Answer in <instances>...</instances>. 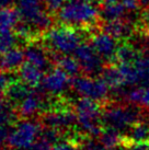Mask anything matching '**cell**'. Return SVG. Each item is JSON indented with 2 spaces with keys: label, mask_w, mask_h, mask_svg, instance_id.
Returning a JSON list of instances; mask_svg holds the SVG:
<instances>
[{
  "label": "cell",
  "mask_w": 149,
  "mask_h": 150,
  "mask_svg": "<svg viewBox=\"0 0 149 150\" xmlns=\"http://www.w3.org/2000/svg\"><path fill=\"white\" fill-rule=\"evenodd\" d=\"M58 20L72 28H92L99 21L100 11L92 2L68 0L58 10Z\"/></svg>",
  "instance_id": "obj_1"
},
{
  "label": "cell",
  "mask_w": 149,
  "mask_h": 150,
  "mask_svg": "<svg viewBox=\"0 0 149 150\" xmlns=\"http://www.w3.org/2000/svg\"><path fill=\"white\" fill-rule=\"evenodd\" d=\"M74 111L77 114V124L81 132L92 137H99L102 132V110L99 102L81 98L76 102Z\"/></svg>",
  "instance_id": "obj_2"
},
{
  "label": "cell",
  "mask_w": 149,
  "mask_h": 150,
  "mask_svg": "<svg viewBox=\"0 0 149 150\" xmlns=\"http://www.w3.org/2000/svg\"><path fill=\"white\" fill-rule=\"evenodd\" d=\"M81 34L76 28L69 25H62L50 28L45 33V43L56 54L69 55L81 44Z\"/></svg>",
  "instance_id": "obj_3"
},
{
  "label": "cell",
  "mask_w": 149,
  "mask_h": 150,
  "mask_svg": "<svg viewBox=\"0 0 149 150\" xmlns=\"http://www.w3.org/2000/svg\"><path fill=\"white\" fill-rule=\"evenodd\" d=\"M139 108L122 103H111L105 105L102 111V122L106 126L118 129L120 132L129 129L135 123L141 120Z\"/></svg>",
  "instance_id": "obj_4"
},
{
  "label": "cell",
  "mask_w": 149,
  "mask_h": 150,
  "mask_svg": "<svg viewBox=\"0 0 149 150\" xmlns=\"http://www.w3.org/2000/svg\"><path fill=\"white\" fill-rule=\"evenodd\" d=\"M43 0H17V10L20 20L33 30L48 31L52 28L53 19L43 7Z\"/></svg>",
  "instance_id": "obj_5"
},
{
  "label": "cell",
  "mask_w": 149,
  "mask_h": 150,
  "mask_svg": "<svg viewBox=\"0 0 149 150\" xmlns=\"http://www.w3.org/2000/svg\"><path fill=\"white\" fill-rule=\"evenodd\" d=\"M41 126L36 122L25 118L24 121L19 122L9 134L8 145L10 148L16 150H25L32 146L40 138Z\"/></svg>",
  "instance_id": "obj_6"
},
{
  "label": "cell",
  "mask_w": 149,
  "mask_h": 150,
  "mask_svg": "<svg viewBox=\"0 0 149 150\" xmlns=\"http://www.w3.org/2000/svg\"><path fill=\"white\" fill-rule=\"evenodd\" d=\"M71 86L81 98H88L96 102H104L108 99L110 87L102 78H92L90 76L74 77Z\"/></svg>",
  "instance_id": "obj_7"
},
{
  "label": "cell",
  "mask_w": 149,
  "mask_h": 150,
  "mask_svg": "<svg viewBox=\"0 0 149 150\" xmlns=\"http://www.w3.org/2000/svg\"><path fill=\"white\" fill-rule=\"evenodd\" d=\"M74 57L78 59L81 70L86 75L93 77L102 72L104 68L103 59L90 43H81L74 52Z\"/></svg>",
  "instance_id": "obj_8"
},
{
  "label": "cell",
  "mask_w": 149,
  "mask_h": 150,
  "mask_svg": "<svg viewBox=\"0 0 149 150\" xmlns=\"http://www.w3.org/2000/svg\"><path fill=\"white\" fill-rule=\"evenodd\" d=\"M42 122L45 127L58 129L62 132L68 129L77 123V114L74 110L69 108L50 110L43 115Z\"/></svg>",
  "instance_id": "obj_9"
},
{
  "label": "cell",
  "mask_w": 149,
  "mask_h": 150,
  "mask_svg": "<svg viewBox=\"0 0 149 150\" xmlns=\"http://www.w3.org/2000/svg\"><path fill=\"white\" fill-rule=\"evenodd\" d=\"M117 43L120 42L104 31L92 34L90 38V44L93 46L95 52L103 60L108 62V64L116 62V50L118 47Z\"/></svg>",
  "instance_id": "obj_10"
},
{
  "label": "cell",
  "mask_w": 149,
  "mask_h": 150,
  "mask_svg": "<svg viewBox=\"0 0 149 150\" xmlns=\"http://www.w3.org/2000/svg\"><path fill=\"white\" fill-rule=\"evenodd\" d=\"M70 83V77L58 67L50 70L43 77L41 87L46 93L58 96L65 93Z\"/></svg>",
  "instance_id": "obj_11"
},
{
  "label": "cell",
  "mask_w": 149,
  "mask_h": 150,
  "mask_svg": "<svg viewBox=\"0 0 149 150\" xmlns=\"http://www.w3.org/2000/svg\"><path fill=\"white\" fill-rule=\"evenodd\" d=\"M104 32L109 33L120 43L128 42L137 31V25H134L129 19H118L113 21H105L102 26Z\"/></svg>",
  "instance_id": "obj_12"
},
{
  "label": "cell",
  "mask_w": 149,
  "mask_h": 150,
  "mask_svg": "<svg viewBox=\"0 0 149 150\" xmlns=\"http://www.w3.org/2000/svg\"><path fill=\"white\" fill-rule=\"evenodd\" d=\"M43 108V98L36 91H31L18 104V113L23 118H31Z\"/></svg>",
  "instance_id": "obj_13"
},
{
  "label": "cell",
  "mask_w": 149,
  "mask_h": 150,
  "mask_svg": "<svg viewBox=\"0 0 149 150\" xmlns=\"http://www.w3.org/2000/svg\"><path fill=\"white\" fill-rule=\"evenodd\" d=\"M25 60L38 67L42 70H45L50 66V57L43 47L36 44H31L24 50Z\"/></svg>",
  "instance_id": "obj_14"
},
{
  "label": "cell",
  "mask_w": 149,
  "mask_h": 150,
  "mask_svg": "<svg viewBox=\"0 0 149 150\" xmlns=\"http://www.w3.org/2000/svg\"><path fill=\"white\" fill-rule=\"evenodd\" d=\"M18 74H19V78L22 82H24L32 88L41 84L42 79L44 77L42 69L32 64L28 63V62L23 63V65L18 69Z\"/></svg>",
  "instance_id": "obj_15"
},
{
  "label": "cell",
  "mask_w": 149,
  "mask_h": 150,
  "mask_svg": "<svg viewBox=\"0 0 149 150\" xmlns=\"http://www.w3.org/2000/svg\"><path fill=\"white\" fill-rule=\"evenodd\" d=\"M25 59V54L24 50H22L21 48H17L13 47L10 50H8L7 53L2 54L1 57V66L6 71H14L19 69Z\"/></svg>",
  "instance_id": "obj_16"
},
{
  "label": "cell",
  "mask_w": 149,
  "mask_h": 150,
  "mask_svg": "<svg viewBox=\"0 0 149 150\" xmlns=\"http://www.w3.org/2000/svg\"><path fill=\"white\" fill-rule=\"evenodd\" d=\"M101 77L113 90L122 89L125 87L124 77L122 75L120 68L118 66H114L113 64H108L106 66H104L103 70L101 72Z\"/></svg>",
  "instance_id": "obj_17"
},
{
  "label": "cell",
  "mask_w": 149,
  "mask_h": 150,
  "mask_svg": "<svg viewBox=\"0 0 149 150\" xmlns=\"http://www.w3.org/2000/svg\"><path fill=\"white\" fill-rule=\"evenodd\" d=\"M99 138L101 144L108 150L117 149L118 147L123 146V142H124V136H122L120 130L110 126L102 128Z\"/></svg>",
  "instance_id": "obj_18"
},
{
  "label": "cell",
  "mask_w": 149,
  "mask_h": 150,
  "mask_svg": "<svg viewBox=\"0 0 149 150\" xmlns=\"http://www.w3.org/2000/svg\"><path fill=\"white\" fill-rule=\"evenodd\" d=\"M31 88L26 83L22 82V81H14L13 80L12 83L9 86L7 91L4 92V94L7 96V100L12 103V104H19L21 101L24 99L25 96L29 93H31Z\"/></svg>",
  "instance_id": "obj_19"
},
{
  "label": "cell",
  "mask_w": 149,
  "mask_h": 150,
  "mask_svg": "<svg viewBox=\"0 0 149 150\" xmlns=\"http://www.w3.org/2000/svg\"><path fill=\"white\" fill-rule=\"evenodd\" d=\"M20 16L18 10L7 7L0 9V33L12 32L19 24Z\"/></svg>",
  "instance_id": "obj_20"
},
{
  "label": "cell",
  "mask_w": 149,
  "mask_h": 150,
  "mask_svg": "<svg viewBox=\"0 0 149 150\" xmlns=\"http://www.w3.org/2000/svg\"><path fill=\"white\" fill-rule=\"evenodd\" d=\"M141 53L128 42H122L116 50V62L120 64H133L141 56Z\"/></svg>",
  "instance_id": "obj_21"
},
{
  "label": "cell",
  "mask_w": 149,
  "mask_h": 150,
  "mask_svg": "<svg viewBox=\"0 0 149 150\" xmlns=\"http://www.w3.org/2000/svg\"><path fill=\"white\" fill-rule=\"evenodd\" d=\"M126 138L131 142H149V118H141L128 129Z\"/></svg>",
  "instance_id": "obj_22"
},
{
  "label": "cell",
  "mask_w": 149,
  "mask_h": 150,
  "mask_svg": "<svg viewBox=\"0 0 149 150\" xmlns=\"http://www.w3.org/2000/svg\"><path fill=\"white\" fill-rule=\"evenodd\" d=\"M126 8L122 2L104 4L100 10V17L105 21H113L118 19H124L126 17Z\"/></svg>",
  "instance_id": "obj_23"
},
{
  "label": "cell",
  "mask_w": 149,
  "mask_h": 150,
  "mask_svg": "<svg viewBox=\"0 0 149 150\" xmlns=\"http://www.w3.org/2000/svg\"><path fill=\"white\" fill-rule=\"evenodd\" d=\"M57 66L66 72L69 77H77L81 70V66L78 59L70 55H62L56 59Z\"/></svg>",
  "instance_id": "obj_24"
},
{
  "label": "cell",
  "mask_w": 149,
  "mask_h": 150,
  "mask_svg": "<svg viewBox=\"0 0 149 150\" xmlns=\"http://www.w3.org/2000/svg\"><path fill=\"white\" fill-rule=\"evenodd\" d=\"M14 112L10 105V102L0 99V126L10 124L14 120Z\"/></svg>",
  "instance_id": "obj_25"
},
{
  "label": "cell",
  "mask_w": 149,
  "mask_h": 150,
  "mask_svg": "<svg viewBox=\"0 0 149 150\" xmlns=\"http://www.w3.org/2000/svg\"><path fill=\"white\" fill-rule=\"evenodd\" d=\"M17 34L14 32L0 33V54H4L14 47L17 43Z\"/></svg>",
  "instance_id": "obj_26"
},
{
  "label": "cell",
  "mask_w": 149,
  "mask_h": 150,
  "mask_svg": "<svg viewBox=\"0 0 149 150\" xmlns=\"http://www.w3.org/2000/svg\"><path fill=\"white\" fill-rule=\"evenodd\" d=\"M60 130L54 128H50V127H45V128L41 130V135L40 138L43 139L44 142H48L50 145H55L58 142H60Z\"/></svg>",
  "instance_id": "obj_27"
},
{
  "label": "cell",
  "mask_w": 149,
  "mask_h": 150,
  "mask_svg": "<svg viewBox=\"0 0 149 150\" xmlns=\"http://www.w3.org/2000/svg\"><path fill=\"white\" fill-rule=\"evenodd\" d=\"M123 147L125 150H149V142H131L124 136Z\"/></svg>",
  "instance_id": "obj_28"
},
{
  "label": "cell",
  "mask_w": 149,
  "mask_h": 150,
  "mask_svg": "<svg viewBox=\"0 0 149 150\" xmlns=\"http://www.w3.org/2000/svg\"><path fill=\"white\" fill-rule=\"evenodd\" d=\"M143 91H144V88L143 87L132 89L131 91L126 93V100L129 101L133 104H140Z\"/></svg>",
  "instance_id": "obj_29"
},
{
  "label": "cell",
  "mask_w": 149,
  "mask_h": 150,
  "mask_svg": "<svg viewBox=\"0 0 149 150\" xmlns=\"http://www.w3.org/2000/svg\"><path fill=\"white\" fill-rule=\"evenodd\" d=\"M7 72H0V94H2L7 91L9 86L12 83L13 78Z\"/></svg>",
  "instance_id": "obj_30"
},
{
  "label": "cell",
  "mask_w": 149,
  "mask_h": 150,
  "mask_svg": "<svg viewBox=\"0 0 149 150\" xmlns=\"http://www.w3.org/2000/svg\"><path fill=\"white\" fill-rule=\"evenodd\" d=\"M81 150H108L101 144V142H95L93 139H88L83 142Z\"/></svg>",
  "instance_id": "obj_31"
},
{
  "label": "cell",
  "mask_w": 149,
  "mask_h": 150,
  "mask_svg": "<svg viewBox=\"0 0 149 150\" xmlns=\"http://www.w3.org/2000/svg\"><path fill=\"white\" fill-rule=\"evenodd\" d=\"M52 150H80L79 146L74 142H58Z\"/></svg>",
  "instance_id": "obj_32"
},
{
  "label": "cell",
  "mask_w": 149,
  "mask_h": 150,
  "mask_svg": "<svg viewBox=\"0 0 149 150\" xmlns=\"http://www.w3.org/2000/svg\"><path fill=\"white\" fill-rule=\"evenodd\" d=\"M43 2L45 4L46 9L48 11H58L62 8L64 4L66 2V0H43Z\"/></svg>",
  "instance_id": "obj_33"
},
{
  "label": "cell",
  "mask_w": 149,
  "mask_h": 150,
  "mask_svg": "<svg viewBox=\"0 0 149 150\" xmlns=\"http://www.w3.org/2000/svg\"><path fill=\"white\" fill-rule=\"evenodd\" d=\"M139 25H140V30L144 35L149 33V7H147V9L141 14Z\"/></svg>",
  "instance_id": "obj_34"
},
{
  "label": "cell",
  "mask_w": 149,
  "mask_h": 150,
  "mask_svg": "<svg viewBox=\"0 0 149 150\" xmlns=\"http://www.w3.org/2000/svg\"><path fill=\"white\" fill-rule=\"evenodd\" d=\"M50 146L52 145H50L48 142H44L43 139L38 138L32 146H30L29 148H26L25 150H52V147Z\"/></svg>",
  "instance_id": "obj_35"
},
{
  "label": "cell",
  "mask_w": 149,
  "mask_h": 150,
  "mask_svg": "<svg viewBox=\"0 0 149 150\" xmlns=\"http://www.w3.org/2000/svg\"><path fill=\"white\" fill-rule=\"evenodd\" d=\"M122 4H124V7L126 8L127 11L134 12V11H136L137 9L139 8L141 2L140 0H122Z\"/></svg>",
  "instance_id": "obj_36"
},
{
  "label": "cell",
  "mask_w": 149,
  "mask_h": 150,
  "mask_svg": "<svg viewBox=\"0 0 149 150\" xmlns=\"http://www.w3.org/2000/svg\"><path fill=\"white\" fill-rule=\"evenodd\" d=\"M10 130H11V129H9L6 125L0 126V147L8 142Z\"/></svg>",
  "instance_id": "obj_37"
},
{
  "label": "cell",
  "mask_w": 149,
  "mask_h": 150,
  "mask_svg": "<svg viewBox=\"0 0 149 150\" xmlns=\"http://www.w3.org/2000/svg\"><path fill=\"white\" fill-rule=\"evenodd\" d=\"M140 104L144 105V108H148V110H149V87L144 88V91H143V96H141Z\"/></svg>",
  "instance_id": "obj_38"
},
{
  "label": "cell",
  "mask_w": 149,
  "mask_h": 150,
  "mask_svg": "<svg viewBox=\"0 0 149 150\" xmlns=\"http://www.w3.org/2000/svg\"><path fill=\"white\" fill-rule=\"evenodd\" d=\"M13 1H14V0H0V9L10 7V6L13 4Z\"/></svg>",
  "instance_id": "obj_39"
},
{
  "label": "cell",
  "mask_w": 149,
  "mask_h": 150,
  "mask_svg": "<svg viewBox=\"0 0 149 150\" xmlns=\"http://www.w3.org/2000/svg\"><path fill=\"white\" fill-rule=\"evenodd\" d=\"M102 4H115V2H118L120 0H100Z\"/></svg>",
  "instance_id": "obj_40"
},
{
  "label": "cell",
  "mask_w": 149,
  "mask_h": 150,
  "mask_svg": "<svg viewBox=\"0 0 149 150\" xmlns=\"http://www.w3.org/2000/svg\"><path fill=\"white\" fill-rule=\"evenodd\" d=\"M140 2L143 6L145 7H149V0H140Z\"/></svg>",
  "instance_id": "obj_41"
},
{
  "label": "cell",
  "mask_w": 149,
  "mask_h": 150,
  "mask_svg": "<svg viewBox=\"0 0 149 150\" xmlns=\"http://www.w3.org/2000/svg\"><path fill=\"white\" fill-rule=\"evenodd\" d=\"M81 1H86V2H92V4L94 2V0H81Z\"/></svg>",
  "instance_id": "obj_42"
},
{
  "label": "cell",
  "mask_w": 149,
  "mask_h": 150,
  "mask_svg": "<svg viewBox=\"0 0 149 150\" xmlns=\"http://www.w3.org/2000/svg\"><path fill=\"white\" fill-rule=\"evenodd\" d=\"M0 68H2V66H1V57H0Z\"/></svg>",
  "instance_id": "obj_43"
}]
</instances>
